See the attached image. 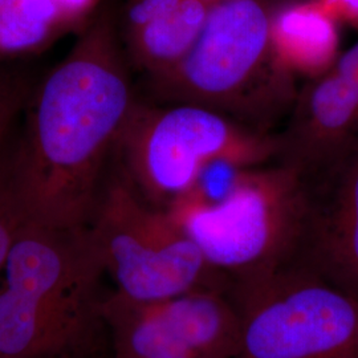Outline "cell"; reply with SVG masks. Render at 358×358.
<instances>
[{
	"mask_svg": "<svg viewBox=\"0 0 358 358\" xmlns=\"http://www.w3.org/2000/svg\"><path fill=\"white\" fill-rule=\"evenodd\" d=\"M357 133H358V85H357Z\"/></svg>",
	"mask_w": 358,
	"mask_h": 358,
	"instance_id": "cell-21",
	"label": "cell"
},
{
	"mask_svg": "<svg viewBox=\"0 0 358 358\" xmlns=\"http://www.w3.org/2000/svg\"><path fill=\"white\" fill-rule=\"evenodd\" d=\"M307 182V217L294 266L358 299V138Z\"/></svg>",
	"mask_w": 358,
	"mask_h": 358,
	"instance_id": "cell-9",
	"label": "cell"
},
{
	"mask_svg": "<svg viewBox=\"0 0 358 358\" xmlns=\"http://www.w3.org/2000/svg\"><path fill=\"white\" fill-rule=\"evenodd\" d=\"M210 8L203 0H183L174 11L125 34L133 63L148 76L174 66L202 34Z\"/></svg>",
	"mask_w": 358,
	"mask_h": 358,
	"instance_id": "cell-13",
	"label": "cell"
},
{
	"mask_svg": "<svg viewBox=\"0 0 358 358\" xmlns=\"http://www.w3.org/2000/svg\"><path fill=\"white\" fill-rule=\"evenodd\" d=\"M110 358H236L241 315L230 294L205 288L140 301L105 294Z\"/></svg>",
	"mask_w": 358,
	"mask_h": 358,
	"instance_id": "cell-8",
	"label": "cell"
},
{
	"mask_svg": "<svg viewBox=\"0 0 358 358\" xmlns=\"http://www.w3.org/2000/svg\"><path fill=\"white\" fill-rule=\"evenodd\" d=\"M333 69L346 78L348 81H350L352 84H355L356 87L358 85V41L352 45L349 50L340 53L336 64L333 66Z\"/></svg>",
	"mask_w": 358,
	"mask_h": 358,
	"instance_id": "cell-19",
	"label": "cell"
},
{
	"mask_svg": "<svg viewBox=\"0 0 358 358\" xmlns=\"http://www.w3.org/2000/svg\"><path fill=\"white\" fill-rule=\"evenodd\" d=\"M183 0H131L125 13V34L174 11Z\"/></svg>",
	"mask_w": 358,
	"mask_h": 358,
	"instance_id": "cell-17",
	"label": "cell"
},
{
	"mask_svg": "<svg viewBox=\"0 0 358 358\" xmlns=\"http://www.w3.org/2000/svg\"><path fill=\"white\" fill-rule=\"evenodd\" d=\"M87 15L68 0H0V64L41 53Z\"/></svg>",
	"mask_w": 358,
	"mask_h": 358,
	"instance_id": "cell-12",
	"label": "cell"
},
{
	"mask_svg": "<svg viewBox=\"0 0 358 358\" xmlns=\"http://www.w3.org/2000/svg\"><path fill=\"white\" fill-rule=\"evenodd\" d=\"M32 87L19 72L0 68V125L20 115Z\"/></svg>",
	"mask_w": 358,
	"mask_h": 358,
	"instance_id": "cell-16",
	"label": "cell"
},
{
	"mask_svg": "<svg viewBox=\"0 0 358 358\" xmlns=\"http://www.w3.org/2000/svg\"><path fill=\"white\" fill-rule=\"evenodd\" d=\"M276 134L192 103H137L122 133L115 165L149 205L165 210L189 192L217 158L247 166L276 161Z\"/></svg>",
	"mask_w": 358,
	"mask_h": 358,
	"instance_id": "cell-5",
	"label": "cell"
},
{
	"mask_svg": "<svg viewBox=\"0 0 358 358\" xmlns=\"http://www.w3.org/2000/svg\"><path fill=\"white\" fill-rule=\"evenodd\" d=\"M271 13L266 0L217 1L190 52L149 76L150 90L165 103L205 106L268 131L263 121L297 94L271 47Z\"/></svg>",
	"mask_w": 358,
	"mask_h": 358,
	"instance_id": "cell-4",
	"label": "cell"
},
{
	"mask_svg": "<svg viewBox=\"0 0 358 358\" xmlns=\"http://www.w3.org/2000/svg\"><path fill=\"white\" fill-rule=\"evenodd\" d=\"M251 167L230 158L214 159L202 169L192 189L178 199L202 205L220 203L230 196Z\"/></svg>",
	"mask_w": 358,
	"mask_h": 358,
	"instance_id": "cell-15",
	"label": "cell"
},
{
	"mask_svg": "<svg viewBox=\"0 0 358 358\" xmlns=\"http://www.w3.org/2000/svg\"><path fill=\"white\" fill-rule=\"evenodd\" d=\"M358 138L357 87L331 69L297 92L287 127L276 134V161L312 179Z\"/></svg>",
	"mask_w": 358,
	"mask_h": 358,
	"instance_id": "cell-10",
	"label": "cell"
},
{
	"mask_svg": "<svg viewBox=\"0 0 358 358\" xmlns=\"http://www.w3.org/2000/svg\"><path fill=\"white\" fill-rule=\"evenodd\" d=\"M124 59L103 13L31 90L13 150L28 222L90 226L138 103Z\"/></svg>",
	"mask_w": 358,
	"mask_h": 358,
	"instance_id": "cell-1",
	"label": "cell"
},
{
	"mask_svg": "<svg viewBox=\"0 0 358 358\" xmlns=\"http://www.w3.org/2000/svg\"><path fill=\"white\" fill-rule=\"evenodd\" d=\"M3 271L0 358H110L90 226L27 222Z\"/></svg>",
	"mask_w": 358,
	"mask_h": 358,
	"instance_id": "cell-2",
	"label": "cell"
},
{
	"mask_svg": "<svg viewBox=\"0 0 358 358\" xmlns=\"http://www.w3.org/2000/svg\"><path fill=\"white\" fill-rule=\"evenodd\" d=\"M236 358H358V299L300 267L232 296Z\"/></svg>",
	"mask_w": 358,
	"mask_h": 358,
	"instance_id": "cell-7",
	"label": "cell"
},
{
	"mask_svg": "<svg viewBox=\"0 0 358 358\" xmlns=\"http://www.w3.org/2000/svg\"><path fill=\"white\" fill-rule=\"evenodd\" d=\"M115 291L152 301L196 289L226 291L196 244L166 210L145 202L113 162L90 224Z\"/></svg>",
	"mask_w": 358,
	"mask_h": 358,
	"instance_id": "cell-6",
	"label": "cell"
},
{
	"mask_svg": "<svg viewBox=\"0 0 358 358\" xmlns=\"http://www.w3.org/2000/svg\"><path fill=\"white\" fill-rule=\"evenodd\" d=\"M338 24L319 0H294L272 10L269 38L276 60L292 76L325 75L341 53Z\"/></svg>",
	"mask_w": 358,
	"mask_h": 358,
	"instance_id": "cell-11",
	"label": "cell"
},
{
	"mask_svg": "<svg viewBox=\"0 0 358 358\" xmlns=\"http://www.w3.org/2000/svg\"><path fill=\"white\" fill-rule=\"evenodd\" d=\"M307 207L306 177L294 167L272 162L248 169L220 203L178 199L165 210L232 297L294 266Z\"/></svg>",
	"mask_w": 358,
	"mask_h": 358,
	"instance_id": "cell-3",
	"label": "cell"
},
{
	"mask_svg": "<svg viewBox=\"0 0 358 358\" xmlns=\"http://www.w3.org/2000/svg\"><path fill=\"white\" fill-rule=\"evenodd\" d=\"M319 1L338 23L358 28V0H319Z\"/></svg>",
	"mask_w": 358,
	"mask_h": 358,
	"instance_id": "cell-18",
	"label": "cell"
},
{
	"mask_svg": "<svg viewBox=\"0 0 358 358\" xmlns=\"http://www.w3.org/2000/svg\"><path fill=\"white\" fill-rule=\"evenodd\" d=\"M203 1H206L207 4H210V6H214L215 3H217V1H220V0H203Z\"/></svg>",
	"mask_w": 358,
	"mask_h": 358,
	"instance_id": "cell-20",
	"label": "cell"
},
{
	"mask_svg": "<svg viewBox=\"0 0 358 358\" xmlns=\"http://www.w3.org/2000/svg\"><path fill=\"white\" fill-rule=\"evenodd\" d=\"M17 117L0 125V272L4 269L17 234L28 222L13 173Z\"/></svg>",
	"mask_w": 358,
	"mask_h": 358,
	"instance_id": "cell-14",
	"label": "cell"
}]
</instances>
